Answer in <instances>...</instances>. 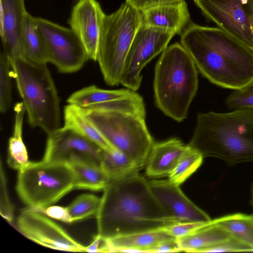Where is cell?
Here are the masks:
<instances>
[{
    "label": "cell",
    "mask_w": 253,
    "mask_h": 253,
    "mask_svg": "<svg viewBox=\"0 0 253 253\" xmlns=\"http://www.w3.org/2000/svg\"><path fill=\"white\" fill-rule=\"evenodd\" d=\"M96 215L98 234L108 239L151 231L180 222L159 201L139 171L111 181Z\"/></svg>",
    "instance_id": "6da1fadb"
},
{
    "label": "cell",
    "mask_w": 253,
    "mask_h": 253,
    "mask_svg": "<svg viewBox=\"0 0 253 253\" xmlns=\"http://www.w3.org/2000/svg\"><path fill=\"white\" fill-rule=\"evenodd\" d=\"M181 44L211 83L234 90L253 81V49L219 27L189 24Z\"/></svg>",
    "instance_id": "7a4b0ae2"
},
{
    "label": "cell",
    "mask_w": 253,
    "mask_h": 253,
    "mask_svg": "<svg viewBox=\"0 0 253 253\" xmlns=\"http://www.w3.org/2000/svg\"><path fill=\"white\" fill-rule=\"evenodd\" d=\"M188 143L204 157L230 165L253 162V109L199 113Z\"/></svg>",
    "instance_id": "3957f363"
},
{
    "label": "cell",
    "mask_w": 253,
    "mask_h": 253,
    "mask_svg": "<svg viewBox=\"0 0 253 253\" xmlns=\"http://www.w3.org/2000/svg\"><path fill=\"white\" fill-rule=\"evenodd\" d=\"M198 87L197 68L192 57L177 42L162 52L155 68L154 91L157 107L177 122L187 116Z\"/></svg>",
    "instance_id": "277c9868"
},
{
    "label": "cell",
    "mask_w": 253,
    "mask_h": 253,
    "mask_svg": "<svg viewBox=\"0 0 253 253\" xmlns=\"http://www.w3.org/2000/svg\"><path fill=\"white\" fill-rule=\"evenodd\" d=\"M9 61L30 126L40 127L47 134L61 127L60 99L47 64L35 63L23 57Z\"/></svg>",
    "instance_id": "5b68a950"
},
{
    "label": "cell",
    "mask_w": 253,
    "mask_h": 253,
    "mask_svg": "<svg viewBox=\"0 0 253 253\" xmlns=\"http://www.w3.org/2000/svg\"><path fill=\"white\" fill-rule=\"evenodd\" d=\"M80 109L115 149L128 157L140 169L145 167L155 142L146 126V115L118 110Z\"/></svg>",
    "instance_id": "8992f818"
},
{
    "label": "cell",
    "mask_w": 253,
    "mask_h": 253,
    "mask_svg": "<svg viewBox=\"0 0 253 253\" xmlns=\"http://www.w3.org/2000/svg\"><path fill=\"white\" fill-rule=\"evenodd\" d=\"M141 23V11L126 2L114 12L105 15L101 29L97 61L108 85L120 84L127 54Z\"/></svg>",
    "instance_id": "52a82bcc"
},
{
    "label": "cell",
    "mask_w": 253,
    "mask_h": 253,
    "mask_svg": "<svg viewBox=\"0 0 253 253\" xmlns=\"http://www.w3.org/2000/svg\"><path fill=\"white\" fill-rule=\"evenodd\" d=\"M75 175L65 163L31 162L19 170L16 189L28 209L35 210L56 203L74 189Z\"/></svg>",
    "instance_id": "ba28073f"
},
{
    "label": "cell",
    "mask_w": 253,
    "mask_h": 253,
    "mask_svg": "<svg viewBox=\"0 0 253 253\" xmlns=\"http://www.w3.org/2000/svg\"><path fill=\"white\" fill-rule=\"evenodd\" d=\"M175 34L170 31L141 23L127 54L120 84L135 91L138 89L143 68L166 49Z\"/></svg>",
    "instance_id": "9c48e42d"
},
{
    "label": "cell",
    "mask_w": 253,
    "mask_h": 253,
    "mask_svg": "<svg viewBox=\"0 0 253 253\" xmlns=\"http://www.w3.org/2000/svg\"><path fill=\"white\" fill-rule=\"evenodd\" d=\"M219 28L253 49V0H194Z\"/></svg>",
    "instance_id": "30bf717a"
},
{
    "label": "cell",
    "mask_w": 253,
    "mask_h": 253,
    "mask_svg": "<svg viewBox=\"0 0 253 253\" xmlns=\"http://www.w3.org/2000/svg\"><path fill=\"white\" fill-rule=\"evenodd\" d=\"M38 27L44 40L49 63L63 73L80 70L88 59L80 39L71 29L44 18L35 17Z\"/></svg>",
    "instance_id": "8fae6325"
},
{
    "label": "cell",
    "mask_w": 253,
    "mask_h": 253,
    "mask_svg": "<svg viewBox=\"0 0 253 253\" xmlns=\"http://www.w3.org/2000/svg\"><path fill=\"white\" fill-rule=\"evenodd\" d=\"M101 149L87 138L63 126L47 134L42 160L69 164L84 162L101 166Z\"/></svg>",
    "instance_id": "7c38bea8"
},
{
    "label": "cell",
    "mask_w": 253,
    "mask_h": 253,
    "mask_svg": "<svg viewBox=\"0 0 253 253\" xmlns=\"http://www.w3.org/2000/svg\"><path fill=\"white\" fill-rule=\"evenodd\" d=\"M17 225L25 237L43 246L62 251L85 252V247L42 213L28 208L24 210L17 218Z\"/></svg>",
    "instance_id": "4fadbf2b"
},
{
    "label": "cell",
    "mask_w": 253,
    "mask_h": 253,
    "mask_svg": "<svg viewBox=\"0 0 253 253\" xmlns=\"http://www.w3.org/2000/svg\"><path fill=\"white\" fill-rule=\"evenodd\" d=\"M67 102L83 109L118 110L146 115L142 97L128 88L108 90L89 85L72 93Z\"/></svg>",
    "instance_id": "5bb4252c"
},
{
    "label": "cell",
    "mask_w": 253,
    "mask_h": 253,
    "mask_svg": "<svg viewBox=\"0 0 253 253\" xmlns=\"http://www.w3.org/2000/svg\"><path fill=\"white\" fill-rule=\"evenodd\" d=\"M105 15L96 0H78L72 9L68 23L83 44L88 59L97 61L101 29Z\"/></svg>",
    "instance_id": "9a60e30c"
},
{
    "label": "cell",
    "mask_w": 253,
    "mask_h": 253,
    "mask_svg": "<svg viewBox=\"0 0 253 253\" xmlns=\"http://www.w3.org/2000/svg\"><path fill=\"white\" fill-rule=\"evenodd\" d=\"M153 193L161 204L180 222H209V215L183 193L179 185L168 179L148 181Z\"/></svg>",
    "instance_id": "2e32d148"
},
{
    "label": "cell",
    "mask_w": 253,
    "mask_h": 253,
    "mask_svg": "<svg viewBox=\"0 0 253 253\" xmlns=\"http://www.w3.org/2000/svg\"><path fill=\"white\" fill-rule=\"evenodd\" d=\"M0 34L3 53L9 59L22 56L21 37L27 11L24 0H0Z\"/></svg>",
    "instance_id": "e0dca14e"
},
{
    "label": "cell",
    "mask_w": 253,
    "mask_h": 253,
    "mask_svg": "<svg viewBox=\"0 0 253 253\" xmlns=\"http://www.w3.org/2000/svg\"><path fill=\"white\" fill-rule=\"evenodd\" d=\"M186 147L177 138L154 142L144 167L146 175L154 178L168 176Z\"/></svg>",
    "instance_id": "ac0fdd59"
},
{
    "label": "cell",
    "mask_w": 253,
    "mask_h": 253,
    "mask_svg": "<svg viewBox=\"0 0 253 253\" xmlns=\"http://www.w3.org/2000/svg\"><path fill=\"white\" fill-rule=\"evenodd\" d=\"M142 24L181 34L188 25L187 4L182 1L163 4L141 11Z\"/></svg>",
    "instance_id": "d6986e66"
},
{
    "label": "cell",
    "mask_w": 253,
    "mask_h": 253,
    "mask_svg": "<svg viewBox=\"0 0 253 253\" xmlns=\"http://www.w3.org/2000/svg\"><path fill=\"white\" fill-rule=\"evenodd\" d=\"M173 238L163 229L105 239L110 252L155 253L161 243Z\"/></svg>",
    "instance_id": "ffe728a7"
},
{
    "label": "cell",
    "mask_w": 253,
    "mask_h": 253,
    "mask_svg": "<svg viewBox=\"0 0 253 253\" xmlns=\"http://www.w3.org/2000/svg\"><path fill=\"white\" fill-rule=\"evenodd\" d=\"M21 45L22 56L25 59L38 64L49 63L48 50L35 17L27 11L22 25Z\"/></svg>",
    "instance_id": "44dd1931"
},
{
    "label": "cell",
    "mask_w": 253,
    "mask_h": 253,
    "mask_svg": "<svg viewBox=\"0 0 253 253\" xmlns=\"http://www.w3.org/2000/svg\"><path fill=\"white\" fill-rule=\"evenodd\" d=\"M232 238L225 231L209 223L195 232L177 238L181 252L208 253L209 249Z\"/></svg>",
    "instance_id": "7402d4cb"
},
{
    "label": "cell",
    "mask_w": 253,
    "mask_h": 253,
    "mask_svg": "<svg viewBox=\"0 0 253 253\" xmlns=\"http://www.w3.org/2000/svg\"><path fill=\"white\" fill-rule=\"evenodd\" d=\"M64 126L71 129L92 142L102 149H115L85 117L82 110L69 104L64 109Z\"/></svg>",
    "instance_id": "603a6c76"
},
{
    "label": "cell",
    "mask_w": 253,
    "mask_h": 253,
    "mask_svg": "<svg viewBox=\"0 0 253 253\" xmlns=\"http://www.w3.org/2000/svg\"><path fill=\"white\" fill-rule=\"evenodd\" d=\"M15 121L12 136L8 146L7 163L12 169L18 171L29 163L28 152L22 139V126L25 109L22 102L14 105Z\"/></svg>",
    "instance_id": "cb8c5ba5"
},
{
    "label": "cell",
    "mask_w": 253,
    "mask_h": 253,
    "mask_svg": "<svg viewBox=\"0 0 253 253\" xmlns=\"http://www.w3.org/2000/svg\"><path fill=\"white\" fill-rule=\"evenodd\" d=\"M211 222L253 251V215L231 214L211 219Z\"/></svg>",
    "instance_id": "d4e9b609"
},
{
    "label": "cell",
    "mask_w": 253,
    "mask_h": 253,
    "mask_svg": "<svg viewBox=\"0 0 253 253\" xmlns=\"http://www.w3.org/2000/svg\"><path fill=\"white\" fill-rule=\"evenodd\" d=\"M70 165L75 175L74 189L103 190L111 181L100 166L84 162H77Z\"/></svg>",
    "instance_id": "484cf974"
},
{
    "label": "cell",
    "mask_w": 253,
    "mask_h": 253,
    "mask_svg": "<svg viewBox=\"0 0 253 253\" xmlns=\"http://www.w3.org/2000/svg\"><path fill=\"white\" fill-rule=\"evenodd\" d=\"M101 166L111 181L119 179L140 169L128 157L115 150L101 149Z\"/></svg>",
    "instance_id": "4316f807"
},
{
    "label": "cell",
    "mask_w": 253,
    "mask_h": 253,
    "mask_svg": "<svg viewBox=\"0 0 253 253\" xmlns=\"http://www.w3.org/2000/svg\"><path fill=\"white\" fill-rule=\"evenodd\" d=\"M204 158L199 151L187 144L176 166L168 176V179L180 185L200 167Z\"/></svg>",
    "instance_id": "83f0119b"
},
{
    "label": "cell",
    "mask_w": 253,
    "mask_h": 253,
    "mask_svg": "<svg viewBox=\"0 0 253 253\" xmlns=\"http://www.w3.org/2000/svg\"><path fill=\"white\" fill-rule=\"evenodd\" d=\"M101 198L89 194L80 195L67 207L71 222L86 219L96 215Z\"/></svg>",
    "instance_id": "f1b7e54d"
},
{
    "label": "cell",
    "mask_w": 253,
    "mask_h": 253,
    "mask_svg": "<svg viewBox=\"0 0 253 253\" xmlns=\"http://www.w3.org/2000/svg\"><path fill=\"white\" fill-rule=\"evenodd\" d=\"M11 69L8 57L1 52L0 56V111L5 113L12 103Z\"/></svg>",
    "instance_id": "f546056e"
},
{
    "label": "cell",
    "mask_w": 253,
    "mask_h": 253,
    "mask_svg": "<svg viewBox=\"0 0 253 253\" xmlns=\"http://www.w3.org/2000/svg\"><path fill=\"white\" fill-rule=\"evenodd\" d=\"M225 103L231 110L253 109V81L242 88L234 90L227 97Z\"/></svg>",
    "instance_id": "4dcf8cb0"
},
{
    "label": "cell",
    "mask_w": 253,
    "mask_h": 253,
    "mask_svg": "<svg viewBox=\"0 0 253 253\" xmlns=\"http://www.w3.org/2000/svg\"><path fill=\"white\" fill-rule=\"evenodd\" d=\"M1 215L11 223L13 219V209L8 198L6 178L0 162V207Z\"/></svg>",
    "instance_id": "1f68e13d"
},
{
    "label": "cell",
    "mask_w": 253,
    "mask_h": 253,
    "mask_svg": "<svg viewBox=\"0 0 253 253\" xmlns=\"http://www.w3.org/2000/svg\"><path fill=\"white\" fill-rule=\"evenodd\" d=\"M210 221H186L178 222L171 225L165 228L164 229L171 236L178 238L189 235L195 232L199 229L207 225Z\"/></svg>",
    "instance_id": "d6a6232c"
},
{
    "label": "cell",
    "mask_w": 253,
    "mask_h": 253,
    "mask_svg": "<svg viewBox=\"0 0 253 253\" xmlns=\"http://www.w3.org/2000/svg\"><path fill=\"white\" fill-rule=\"evenodd\" d=\"M231 252H253V251L247 246L232 238L212 247L209 250L208 253Z\"/></svg>",
    "instance_id": "836d02e7"
},
{
    "label": "cell",
    "mask_w": 253,
    "mask_h": 253,
    "mask_svg": "<svg viewBox=\"0 0 253 253\" xmlns=\"http://www.w3.org/2000/svg\"><path fill=\"white\" fill-rule=\"evenodd\" d=\"M33 211L42 213L49 217L64 222L72 223L67 207H63L51 205L46 208Z\"/></svg>",
    "instance_id": "e575fe53"
},
{
    "label": "cell",
    "mask_w": 253,
    "mask_h": 253,
    "mask_svg": "<svg viewBox=\"0 0 253 253\" xmlns=\"http://www.w3.org/2000/svg\"><path fill=\"white\" fill-rule=\"evenodd\" d=\"M184 0H126V2L142 11L154 6L173 3Z\"/></svg>",
    "instance_id": "d590c367"
},
{
    "label": "cell",
    "mask_w": 253,
    "mask_h": 253,
    "mask_svg": "<svg viewBox=\"0 0 253 253\" xmlns=\"http://www.w3.org/2000/svg\"><path fill=\"white\" fill-rule=\"evenodd\" d=\"M85 252L110 253L106 239L98 233L93 237L92 242L85 247Z\"/></svg>",
    "instance_id": "8d00e7d4"
},
{
    "label": "cell",
    "mask_w": 253,
    "mask_h": 253,
    "mask_svg": "<svg viewBox=\"0 0 253 253\" xmlns=\"http://www.w3.org/2000/svg\"><path fill=\"white\" fill-rule=\"evenodd\" d=\"M181 252L177 238H173L161 243L155 253H171Z\"/></svg>",
    "instance_id": "74e56055"
}]
</instances>
